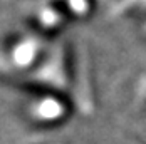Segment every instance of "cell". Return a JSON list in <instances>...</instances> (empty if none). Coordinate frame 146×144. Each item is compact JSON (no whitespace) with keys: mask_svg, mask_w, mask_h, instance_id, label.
<instances>
[{"mask_svg":"<svg viewBox=\"0 0 146 144\" xmlns=\"http://www.w3.org/2000/svg\"><path fill=\"white\" fill-rule=\"evenodd\" d=\"M71 5L74 7L76 12H84V5H86V2H84V0H71Z\"/></svg>","mask_w":146,"mask_h":144,"instance_id":"1","label":"cell"}]
</instances>
